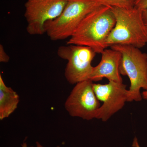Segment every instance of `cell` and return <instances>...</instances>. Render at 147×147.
Instances as JSON below:
<instances>
[{
	"instance_id": "e0dca14e",
	"label": "cell",
	"mask_w": 147,
	"mask_h": 147,
	"mask_svg": "<svg viewBox=\"0 0 147 147\" xmlns=\"http://www.w3.org/2000/svg\"><path fill=\"white\" fill-rule=\"evenodd\" d=\"M142 98L145 100H147V90H145L142 93Z\"/></svg>"
},
{
	"instance_id": "7c38bea8",
	"label": "cell",
	"mask_w": 147,
	"mask_h": 147,
	"mask_svg": "<svg viewBox=\"0 0 147 147\" xmlns=\"http://www.w3.org/2000/svg\"><path fill=\"white\" fill-rule=\"evenodd\" d=\"M9 57L7 54L2 45H0V62L2 63H7L9 61Z\"/></svg>"
},
{
	"instance_id": "2e32d148",
	"label": "cell",
	"mask_w": 147,
	"mask_h": 147,
	"mask_svg": "<svg viewBox=\"0 0 147 147\" xmlns=\"http://www.w3.org/2000/svg\"><path fill=\"white\" fill-rule=\"evenodd\" d=\"M21 147H44L42 146L39 142H36V147H28L27 145V143L26 142H24L23 144H21Z\"/></svg>"
},
{
	"instance_id": "7a4b0ae2",
	"label": "cell",
	"mask_w": 147,
	"mask_h": 147,
	"mask_svg": "<svg viewBox=\"0 0 147 147\" xmlns=\"http://www.w3.org/2000/svg\"><path fill=\"white\" fill-rule=\"evenodd\" d=\"M116 24L108 36L107 47L115 45H131L140 49L147 43V28L143 21L142 10L112 7Z\"/></svg>"
},
{
	"instance_id": "52a82bcc",
	"label": "cell",
	"mask_w": 147,
	"mask_h": 147,
	"mask_svg": "<svg viewBox=\"0 0 147 147\" xmlns=\"http://www.w3.org/2000/svg\"><path fill=\"white\" fill-rule=\"evenodd\" d=\"M93 82L86 80L76 84L66 100L65 108L71 117L90 120L96 119L101 106L93 89Z\"/></svg>"
},
{
	"instance_id": "5b68a950",
	"label": "cell",
	"mask_w": 147,
	"mask_h": 147,
	"mask_svg": "<svg viewBox=\"0 0 147 147\" xmlns=\"http://www.w3.org/2000/svg\"><path fill=\"white\" fill-rule=\"evenodd\" d=\"M96 53L90 47L83 45H67L59 47V57L67 61L65 76L72 84L90 80L93 67L92 61Z\"/></svg>"
},
{
	"instance_id": "ba28073f",
	"label": "cell",
	"mask_w": 147,
	"mask_h": 147,
	"mask_svg": "<svg viewBox=\"0 0 147 147\" xmlns=\"http://www.w3.org/2000/svg\"><path fill=\"white\" fill-rule=\"evenodd\" d=\"M93 86L98 99L102 102L96 119L107 121L127 102L128 90L123 82L113 81L105 84H93Z\"/></svg>"
},
{
	"instance_id": "6da1fadb",
	"label": "cell",
	"mask_w": 147,
	"mask_h": 147,
	"mask_svg": "<svg viewBox=\"0 0 147 147\" xmlns=\"http://www.w3.org/2000/svg\"><path fill=\"white\" fill-rule=\"evenodd\" d=\"M115 24L112 7L100 5L86 16L67 44L87 46L101 54L108 48L106 41Z\"/></svg>"
},
{
	"instance_id": "277c9868",
	"label": "cell",
	"mask_w": 147,
	"mask_h": 147,
	"mask_svg": "<svg viewBox=\"0 0 147 147\" xmlns=\"http://www.w3.org/2000/svg\"><path fill=\"white\" fill-rule=\"evenodd\" d=\"M100 5L95 0H68L61 15L45 24V33L54 41L69 38L86 16Z\"/></svg>"
},
{
	"instance_id": "4fadbf2b",
	"label": "cell",
	"mask_w": 147,
	"mask_h": 147,
	"mask_svg": "<svg viewBox=\"0 0 147 147\" xmlns=\"http://www.w3.org/2000/svg\"><path fill=\"white\" fill-rule=\"evenodd\" d=\"M134 7L141 10L147 8V0H135Z\"/></svg>"
},
{
	"instance_id": "9a60e30c",
	"label": "cell",
	"mask_w": 147,
	"mask_h": 147,
	"mask_svg": "<svg viewBox=\"0 0 147 147\" xmlns=\"http://www.w3.org/2000/svg\"><path fill=\"white\" fill-rule=\"evenodd\" d=\"M132 147H141L138 142V139L137 137H134V139H133V142H132Z\"/></svg>"
},
{
	"instance_id": "8fae6325",
	"label": "cell",
	"mask_w": 147,
	"mask_h": 147,
	"mask_svg": "<svg viewBox=\"0 0 147 147\" xmlns=\"http://www.w3.org/2000/svg\"><path fill=\"white\" fill-rule=\"evenodd\" d=\"M101 5L111 7L130 9L134 7L135 0H95Z\"/></svg>"
},
{
	"instance_id": "30bf717a",
	"label": "cell",
	"mask_w": 147,
	"mask_h": 147,
	"mask_svg": "<svg viewBox=\"0 0 147 147\" xmlns=\"http://www.w3.org/2000/svg\"><path fill=\"white\" fill-rule=\"evenodd\" d=\"M19 102L18 95L5 85L0 75V119L8 118L16 110Z\"/></svg>"
},
{
	"instance_id": "8992f818",
	"label": "cell",
	"mask_w": 147,
	"mask_h": 147,
	"mask_svg": "<svg viewBox=\"0 0 147 147\" xmlns=\"http://www.w3.org/2000/svg\"><path fill=\"white\" fill-rule=\"evenodd\" d=\"M68 0H27L24 16L27 31L32 35L45 33V25L61 15Z\"/></svg>"
},
{
	"instance_id": "5bb4252c",
	"label": "cell",
	"mask_w": 147,
	"mask_h": 147,
	"mask_svg": "<svg viewBox=\"0 0 147 147\" xmlns=\"http://www.w3.org/2000/svg\"><path fill=\"white\" fill-rule=\"evenodd\" d=\"M142 16L144 24L147 28V8L142 10Z\"/></svg>"
},
{
	"instance_id": "3957f363",
	"label": "cell",
	"mask_w": 147,
	"mask_h": 147,
	"mask_svg": "<svg viewBox=\"0 0 147 147\" xmlns=\"http://www.w3.org/2000/svg\"><path fill=\"white\" fill-rule=\"evenodd\" d=\"M110 47L120 52V73L128 76L130 81L127 102L141 101V89L147 90V54L131 45H115Z\"/></svg>"
},
{
	"instance_id": "9c48e42d",
	"label": "cell",
	"mask_w": 147,
	"mask_h": 147,
	"mask_svg": "<svg viewBox=\"0 0 147 147\" xmlns=\"http://www.w3.org/2000/svg\"><path fill=\"white\" fill-rule=\"evenodd\" d=\"M101 54V60L98 65L93 67L90 80L93 82H98L105 78L109 81L123 83L119 71L122 57L120 52L107 48Z\"/></svg>"
}]
</instances>
